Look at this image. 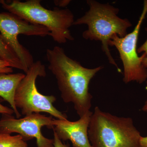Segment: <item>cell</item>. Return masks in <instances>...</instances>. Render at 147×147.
Wrapping results in <instances>:
<instances>
[{
  "instance_id": "6da1fadb",
  "label": "cell",
  "mask_w": 147,
  "mask_h": 147,
  "mask_svg": "<svg viewBox=\"0 0 147 147\" xmlns=\"http://www.w3.org/2000/svg\"><path fill=\"white\" fill-rule=\"evenodd\" d=\"M48 68L57 79L61 97L65 103H73L80 117L90 111L93 96L89 92L92 79L103 67H84L66 54L62 47L55 46L46 50Z\"/></svg>"
},
{
  "instance_id": "7a4b0ae2",
  "label": "cell",
  "mask_w": 147,
  "mask_h": 147,
  "mask_svg": "<svg viewBox=\"0 0 147 147\" xmlns=\"http://www.w3.org/2000/svg\"><path fill=\"white\" fill-rule=\"evenodd\" d=\"M86 3L89 9L84 15L75 20L73 25H87L88 29L82 34L83 38L100 41L102 51L109 63L121 72L110 53L108 42L114 35L121 38L126 35L127 30L132 24L127 18L119 17V8L108 3H101L94 0H87Z\"/></svg>"
},
{
  "instance_id": "3957f363",
  "label": "cell",
  "mask_w": 147,
  "mask_h": 147,
  "mask_svg": "<svg viewBox=\"0 0 147 147\" xmlns=\"http://www.w3.org/2000/svg\"><path fill=\"white\" fill-rule=\"evenodd\" d=\"M0 5L9 12L47 28L50 32L49 36L57 43H65L68 40H74L69 28L75 20L73 13L68 9L56 7L53 10L48 9L41 5L40 0L24 2L0 0Z\"/></svg>"
},
{
  "instance_id": "277c9868",
  "label": "cell",
  "mask_w": 147,
  "mask_h": 147,
  "mask_svg": "<svg viewBox=\"0 0 147 147\" xmlns=\"http://www.w3.org/2000/svg\"><path fill=\"white\" fill-rule=\"evenodd\" d=\"M88 136L92 147H140L142 137L131 118L114 115L97 106L92 114Z\"/></svg>"
},
{
  "instance_id": "5b68a950",
  "label": "cell",
  "mask_w": 147,
  "mask_h": 147,
  "mask_svg": "<svg viewBox=\"0 0 147 147\" xmlns=\"http://www.w3.org/2000/svg\"><path fill=\"white\" fill-rule=\"evenodd\" d=\"M46 76L45 67L41 62L37 61L34 63L16 88L14 96L15 106L21 110L24 115L44 112L57 119L67 120V115L53 105L57 100L56 97L44 95L37 88L36 82L37 77Z\"/></svg>"
},
{
  "instance_id": "8992f818",
  "label": "cell",
  "mask_w": 147,
  "mask_h": 147,
  "mask_svg": "<svg viewBox=\"0 0 147 147\" xmlns=\"http://www.w3.org/2000/svg\"><path fill=\"white\" fill-rule=\"evenodd\" d=\"M147 14V0H145L142 13L133 31L123 37L114 35L108 42L109 46L115 47L118 51L123 64V80L125 84L131 82L142 84L147 81V68L143 64L145 55L143 53L139 57L137 48L139 32Z\"/></svg>"
},
{
  "instance_id": "52a82bcc",
  "label": "cell",
  "mask_w": 147,
  "mask_h": 147,
  "mask_svg": "<svg viewBox=\"0 0 147 147\" xmlns=\"http://www.w3.org/2000/svg\"><path fill=\"white\" fill-rule=\"evenodd\" d=\"M0 33L21 61L26 74L34 63L33 57L20 43L18 36L45 37L50 35V33L43 26L32 24L8 12L0 13Z\"/></svg>"
},
{
  "instance_id": "ba28073f",
  "label": "cell",
  "mask_w": 147,
  "mask_h": 147,
  "mask_svg": "<svg viewBox=\"0 0 147 147\" xmlns=\"http://www.w3.org/2000/svg\"><path fill=\"white\" fill-rule=\"evenodd\" d=\"M52 116L47 117L38 113L26 116L23 118H14L10 115H3L0 119V133H18L25 141L35 138L37 147H55L54 140L43 136L41 129L43 127L53 129Z\"/></svg>"
},
{
  "instance_id": "9c48e42d",
  "label": "cell",
  "mask_w": 147,
  "mask_h": 147,
  "mask_svg": "<svg viewBox=\"0 0 147 147\" xmlns=\"http://www.w3.org/2000/svg\"><path fill=\"white\" fill-rule=\"evenodd\" d=\"M92 113L88 111L75 121L54 119V131L61 141H70L73 147H92L88 136Z\"/></svg>"
},
{
  "instance_id": "30bf717a",
  "label": "cell",
  "mask_w": 147,
  "mask_h": 147,
  "mask_svg": "<svg viewBox=\"0 0 147 147\" xmlns=\"http://www.w3.org/2000/svg\"><path fill=\"white\" fill-rule=\"evenodd\" d=\"M25 76L22 73L0 74V97L9 103L17 119L21 115L15 106L14 96L18 85Z\"/></svg>"
},
{
  "instance_id": "8fae6325",
  "label": "cell",
  "mask_w": 147,
  "mask_h": 147,
  "mask_svg": "<svg viewBox=\"0 0 147 147\" xmlns=\"http://www.w3.org/2000/svg\"><path fill=\"white\" fill-rule=\"evenodd\" d=\"M0 58L7 62L12 68L18 69L25 72L22 63L0 33Z\"/></svg>"
},
{
  "instance_id": "7c38bea8",
  "label": "cell",
  "mask_w": 147,
  "mask_h": 147,
  "mask_svg": "<svg viewBox=\"0 0 147 147\" xmlns=\"http://www.w3.org/2000/svg\"><path fill=\"white\" fill-rule=\"evenodd\" d=\"M0 147H28V144L19 134L0 133Z\"/></svg>"
},
{
  "instance_id": "4fadbf2b",
  "label": "cell",
  "mask_w": 147,
  "mask_h": 147,
  "mask_svg": "<svg viewBox=\"0 0 147 147\" xmlns=\"http://www.w3.org/2000/svg\"><path fill=\"white\" fill-rule=\"evenodd\" d=\"M13 71V69L9 64L0 58V74H11Z\"/></svg>"
},
{
  "instance_id": "5bb4252c",
  "label": "cell",
  "mask_w": 147,
  "mask_h": 147,
  "mask_svg": "<svg viewBox=\"0 0 147 147\" xmlns=\"http://www.w3.org/2000/svg\"><path fill=\"white\" fill-rule=\"evenodd\" d=\"M137 53H144V54H145V57L143 61V64L144 66L147 68V39L140 47L137 48ZM146 88L147 90V81Z\"/></svg>"
},
{
  "instance_id": "9a60e30c",
  "label": "cell",
  "mask_w": 147,
  "mask_h": 147,
  "mask_svg": "<svg viewBox=\"0 0 147 147\" xmlns=\"http://www.w3.org/2000/svg\"><path fill=\"white\" fill-rule=\"evenodd\" d=\"M3 100H4L3 99L0 97V114H2L3 115H12V114L14 113V111L11 108L3 105L1 104Z\"/></svg>"
},
{
  "instance_id": "2e32d148",
  "label": "cell",
  "mask_w": 147,
  "mask_h": 147,
  "mask_svg": "<svg viewBox=\"0 0 147 147\" xmlns=\"http://www.w3.org/2000/svg\"><path fill=\"white\" fill-rule=\"evenodd\" d=\"M54 145L55 147H69L67 145L62 143L61 140L59 139L55 131H54Z\"/></svg>"
},
{
  "instance_id": "e0dca14e",
  "label": "cell",
  "mask_w": 147,
  "mask_h": 147,
  "mask_svg": "<svg viewBox=\"0 0 147 147\" xmlns=\"http://www.w3.org/2000/svg\"><path fill=\"white\" fill-rule=\"evenodd\" d=\"M69 0H60V1H54V3L56 5L59 7H64L69 4L71 2Z\"/></svg>"
},
{
  "instance_id": "ac0fdd59",
  "label": "cell",
  "mask_w": 147,
  "mask_h": 147,
  "mask_svg": "<svg viewBox=\"0 0 147 147\" xmlns=\"http://www.w3.org/2000/svg\"><path fill=\"white\" fill-rule=\"evenodd\" d=\"M139 145L140 147H147V136L141 137L139 140Z\"/></svg>"
},
{
  "instance_id": "d6986e66",
  "label": "cell",
  "mask_w": 147,
  "mask_h": 147,
  "mask_svg": "<svg viewBox=\"0 0 147 147\" xmlns=\"http://www.w3.org/2000/svg\"><path fill=\"white\" fill-rule=\"evenodd\" d=\"M142 110L143 112H145L147 114V98L145 101L144 105L142 107Z\"/></svg>"
}]
</instances>
